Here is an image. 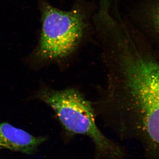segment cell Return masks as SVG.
Here are the masks:
<instances>
[{"label": "cell", "mask_w": 159, "mask_h": 159, "mask_svg": "<svg viewBox=\"0 0 159 159\" xmlns=\"http://www.w3.org/2000/svg\"><path fill=\"white\" fill-rule=\"evenodd\" d=\"M100 43L107 70L104 103L114 128L141 142L146 158L159 159V63L127 28L112 29Z\"/></svg>", "instance_id": "1"}, {"label": "cell", "mask_w": 159, "mask_h": 159, "mask_svg": "<svg viewBox=\"0 0 159 159\" xmlns=\"http://www.w3.org/2000/svg\"><path fill=\"white\" fill-rule=\"evenodd\" d=\"M86 25L84 15L78 9L63 11L43 3L39 57L56 59L68 56L81 41Z\"/></svg>", "instance_id": "3"}, {"label": "cell", "mask_w": 159, "mask_h": 159, "mask_svg": "<svg viewBox=\"0 0 159 159\" xmlns=\"http://www.w3.org/2000/svg\"><path fill=\"white\" fill-rule=\"evenodd\" d=\"M1 148H1V147H0V149H1Z\"/></svg>", "instance_id": "7"}, {"label": "cell", "mask_w": 159, "mask_h": 159, "mask_svg": "<svg viewBox=\"0 0 159 159\" xmlns=\"http://www.w3.org/2000/svg\"><path fill=\"white\" fill-rule=\"evenodd\" d=\"M155 17L159 18V9L158 11H157Z\"/></svg>", "instance_id": "6"}, {"label": "cell", "mask_w": 159, "mask_h": 159, "mask_svg": "<svg viewBox=\"0 0 159 159\" xmlns=\"http://www.w3.org/2000/svg\"><path fill=\"white\" fill-rule=\"evenodd\" d=\"M39 97L55 111L69 134L84 135L92 139L97 159L124 158V149L99 130L93 107L78 91L71 89L59 91L45 89L40 92Z\"/></svg>", "instance_id": "2"}, {"label": "cell", "mask_w": 159, "mask_h": 159, "mask_svg": "<svg viewBox=\"0 0 159 159\" xmlns=\"http://www.w3.org/2000/svg\"><path fill=\"white\" fill-rule=\"evenodd\" d=\"M47 140L34 137L9 123L0 122V147L28 154L33 153Z\"/></svg>", "instance_id": "4"}, {"label": "cell", "mask_w": 159, "mask_h": 159, "mask_svg": "<svg viewBox=\"0 0 159 159\" xmlns=\"http://www.w3.org/2000/svg\"><path fill=\"white\" fill-rule=\"evenodd\" d=\"M155 25L156 26L157 30L158 32L159 33V18L155 17Z\"/></svg>", "instance_id": "5"}]
</instances>
